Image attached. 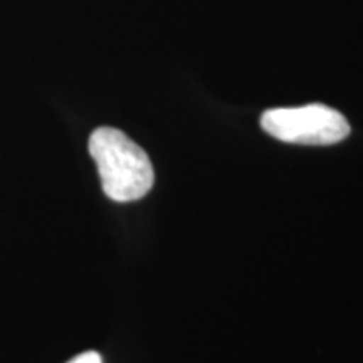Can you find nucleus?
<instances>
[{"instance_id": "f03ea898", "label": "nucleus", "mask_w": 363, "mask_h": 363, "mask_svg": "<svg viewBox=\"0 0 363 363\" xmlns=\"http://www.w3.org/2000/svg\"><path fill=\"white\" fill-rule=\"evenodd\" d=\"M261 126L272 138L296 145H335L350 135V125L342 113L326 104L274 108L264 111Z\"/></svg>"}, {"instance_id": "f257e3e1", "label": "nucleus", "mask_w": 363, "mask_h": 363, "mask_svg": "<svg viewBox=\"0 0 363 363\" xmlns=\"http://www.w3.org/2000/svg\"><path fill=\"white\" fill-rule=\"evenodd\" d=\"M88 148L108 199L135 202L152 190L155 172L147 152L121 130L99 126L91 133Z\"/></svg>"}, {"instance_id": "7ed1b4c3", "label": "nucleus", "mask_w": 363, "mask_h": 363, "mask_svg": "<svg viewBox=\"0 0 363 363\" xmlns=\"http://www.w3.org/2000/svg\"><path fill=\"white\" fill-rule=\"evenodd\" d=\"M69 363H103L101 362V357H99V353L96 352H86V353H81L76 358H72Z\"/></svg>"}]
</instances>
